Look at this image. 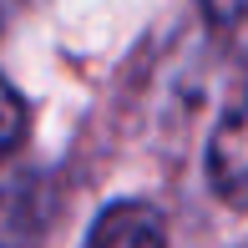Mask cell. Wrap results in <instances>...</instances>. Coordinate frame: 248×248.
<instances>
[{
	"label": "cell",
	"instance_id": "obj_1",
	"mask_svg": "<svg viewBox=\"0 0 248 248\" xmlns=\"http://www.w3.org/2000/svg\"><path fill=\"white\" fill-rule=\"evenodd\" d=\"M208 187L218 202L248 213V76L208 137Z\"/></svg>",
	"mask_w": 248,
	"mask_h": 248
},
{
	"label": "cell",
	"instance_id": "obj_2",
	"mask_svg": "<svg viewBox=\"0 0 248 248\" xmlns=\"http://www.w3.org/2000/svg\"><path fill=\"white\" fill-rule=\"evenodd\" d=\"M61 218L51 177H16L0 187V248H41Z\"/></svg>",
	"mask_w": 248,
	"mask_h": 248
},
{
	"label": "cell",
	"instance_id": "obj_3",
	"mask_svg": "<svg viewBox=\"0 0 248 248\" xmlns=\"http://www.w3.org/2000/svg\"><path fill=\"white\" fill-rule=\"evenodd\" d=\"M86 248H167V223L152 202L127 198V202H111V208L96 213Z\"/></svg>",
	"mask_w": 248,
	"mask_h": 248
},
{
	"label": "cell",
	"instance_id": "obj_4",
	"mask_svg": "<svg viewBox=\"0 0 248 248\" xmlns=\"http://www.w3.org/2000/svg\"><path fill=\"white\" fill-rule=\"evenodd\" d=\"M26 132H31L26 101H20V92H16L10 81H0V162H5V157L26 142Z\"/></svg>",
	"mask_w": 248,
	"mask_h": 248
},
{
	"label": "cell",
	"instance_id": "obj_5",
	"mask_svg": "<svg viewBox=\"0 0 248 248\" xmlns=\"http://www.w3.org/2000/svg\"><path fill=\"white\" fill-rule=\"evenodd\" d=\"M202 16H208V26H218V31L248 26V0H202Z\"/></svg>",
	"mask_w": 248,
	"mask_h": 248
},
{
	"label": "cell",
	"instance_id": "obj_6",
	"mask_svg": "<svg viewBox=\"0 0 248 248\" xmlns=\"http://www.w3.org/2000/svg\"><path fill=\"white\" fill-rule=\"evenodd\" d=\"M5 16H10V0H0V31H5Z\"/></svg>",
	"mask_w": 248,
	"mask_h": 248
}]
</instances>
